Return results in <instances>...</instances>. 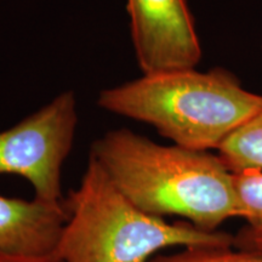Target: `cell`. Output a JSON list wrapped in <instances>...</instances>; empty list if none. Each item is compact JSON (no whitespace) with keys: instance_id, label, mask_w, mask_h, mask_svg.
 <instances>
[{"instance_id":"6da1fadb","label":"cell","mask_w":262,"mask_h":262,"mask_svg":"<svg viewBox=\"0 0 262 262\" xmlns=\"http://www.w3.org/2000/svg\"><path fill=\"white\" fill-rule=\"evenodd\" d=\"M100 164L127 201L147 214L180 216L195 227L217 231L239 217L233 173L209 150L164 146L120 127L91 145Z\"/></svg>"},{"instance_id":"7a4b0ae2","label":"cell","mask_w":262,"mask_h":262,"mask_svg":"<svg viewBox=\"0 0 262 262\" xmlns=\"http://www.w3.org/2000/svg\"><path fill=\"white\" fill-rule=\"evenodd\" d=\"M97 106L152 125L173 145L210 152L260 112L262 95L245 90L221 67L186 68L108 88L98 94Z\"/></svg>"},{"instance_id":"3957f363","label":"cell","mask_w":262,"mask_h":262,"mask_svg":"<svg viewBox=\"0 0 262 262\" xmlns=\"http://www.w3.org/2000/svg\"><path fill=\"white\" fill-rule=\"evenodd\" d=\"M67 221L54 254L61 262H147L166 248L233 247L234 235L140 210L89 157L80 183L64 199Z\"/></svg>"},{"instance_id":"277c9868","label":"cell","mask_w":262,"mask_h":262,"mask_svg":"<svg viewBox=\"0 0 262 262\" xmlns=\"http://www.w3.org/2000/svg\"><path fill=\"white\" fill-rule=\"evenodd\" d=\"M77 126V96L72 90L63 91L37 112L0 131V175L26 179L39 201L63 202L62 168Z\"/></svg>"},{"instance_id":"5b68a950","label":"cell","mask_w":262,"mask_h":262,"mask_svg":"<svg viewBox=\"0 0 262 262\" xmlns=\"http://www.w3.org/2000/svg\"><path fill=\"white\" fill-rule=\"evenodd\" d=\"M126 9L142 74L195 68L202 47L187 0H127Z\"/></svg>"},{"instance_id":"8992f818","label":"cell","mask_w":262,"mask_h":262,"mask_svg":"<svg viewBox=\"0 0 262 262\" xmlns=\"http://www.w3.org/2000/svg\"><path fill=\"white\" fill-rule=\"evenodd\" d=\"M67 217L64 201L47 203L0 194V254H52Z\"/></svg>"},{"instance_id":"52a82bcc","label":"cell","mask_w":262,"mask_h":262,"mask_svg":"<svg viewBox=\"0 0 262 262\" xmlns=\"http://www.w3.org/2000/svg\"><path fill=\"white\" fill-rule=\"evenodd\" d=\"M216 150L232 173L262 170V110L234 130Z\"/></svg>"},{"instance_id":"ba28073f","label":"cell","mask_w":262,"mask_h":262,"mask_svg":"<svg viewBox=\"0 0 262 262\" xmlns=\"http://www.w3.org/2000/svg\"><path fill=\"white\" fill-rule=\"evenodd\" d=\"M233 186L239 217L248 222V227L262 229V170L245 169L233 172Z\"/></svg>"},{"instance_id":"9c48e42d","label":"cell","mask_w":262,"mask_h":262,"mask_svg":"<svg viewBox=\"0 0 262 262\" xmlns=\"http://www.w3.org/2000/svg\"><path fill=\"white\" fill-rule=\"evenodd\" d=\"M147 262H262V254L233 247L182 248L179 253L159 255Z\"/></svg>"},{"instance_id":"30bf717a","label":"cell","mask_w":262,"mask_h":262,"mask_svg":"<svg viewBox=\"0 0 262 262\" xmlns=\"http://www.w3.org/2000/svg\"><path fill=\"white\" fill-rule=\"evenodd\" d=\"M233 247L262 254V229L244 227L234 235Z\"/></svg>"},{"instance_id":"8fae6325","label":"cell","mask_w":262,"mask_h":262,"mask_svg":"<svg viewBox=\"0 0 262 262\" xmlns=\"http://www.w3.org/2000/svg\"><path fill=\"white\" fill-rule=\"evenodd\" d=\"M0 262H61L56 255H22V254H0Z\"/></svg>"}]
</instances>
